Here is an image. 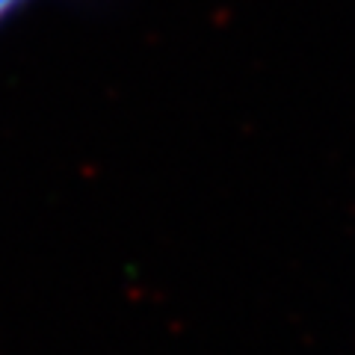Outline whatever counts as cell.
<instances>
[{
	"label": "cell",
	"instance_id": "1",
	"mask_svg": "<svg viewBox=\"0 0 355 355\" xmlns=\"http://www.w3.org/2000/svg\"><path fill=\"white\" fill-rule=\"evenodd\" d=\"M33 0H0V27L6 21H12L18 12H24V6H30Z\"/></svg>",
	"mask_w": 355,
	"mask_h": 355
}]
</instances>
